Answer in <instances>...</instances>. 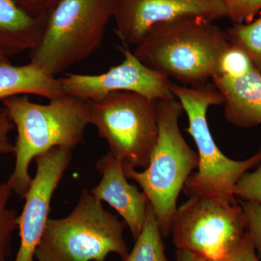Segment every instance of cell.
Masks as SVG:
<instances>
[{"mask_svg": "<svg viewBox=\"0 0 261 261\" xmlns=\"http://www.w3.org/2000/svg\"><path fill=\"white\" fill-rule=\"evenodd\" d=\"M176 99L181 103L188 118L187 128L197 148V171L187 180L183 192L187 197L202 196L238 204L233 190L240 178L250 168L261 162V149L245 161H234L225 155L219 148L207 121L211 106L224 105V99L214 87L207 84L187 87L171 84Z\"/></svg>", "mask_w": 261, "mask_h": 261, "instance_id": "obj_4", "label": "cell"}, {"mask_svg": "<svg viewBox=\"0 0 261 261\" xmlns=\"http://www.w3.org/2000/svg\"><path fill=\"white\" fill-rule=\"evenodd\" d=\"M47 18L33 16L15 0H0V53L9 59L32 50L42 37Z\"/></svg>", "mask_w": 261, "mask_h": 261, "instance_id": "obj_14", "label": "cell"}, {"mask_svg": "<svg viewBox=\"0 0 261 261\" xmlns=\"http://www.w3.org/2000/svg\"><path fill=\"white\" fill-rule=\"evenodd\" d=\"M24 10L35 17H47L61 0H15Z\"/></svg>", "mask_w": 261, "mask_h": 261, "instance_id": "obj_24", "label": "cell"}, {"mask_svg": "<svg viewBox=\"0 0 261 261\" xmlns=\"http://www.w3.org/2000/svg\"><path fill=\"white\" fill-rule=\"evenodd\" d=\"M226 32L230 42L242 48L261 71V15L249 23L234 24Z\"/></svg>", "mask_w": 261, "mask_h": 261, "instance_id": "obj_17", "label": "cell"}, {"mask_svg": "<svg viewBox=\"0 0 261 261\" xmlns=\"http://www.w3.org/2000/svg\"><path fill=\"white\" fill-rule=\"evenodd\" d=\"M226 261H260L257 257L256 250L251 239L246 232L243 242Z\"/></svg>", "mask_w": 261, "mask_h": 261, "instance_id": "obj_25", "label": "cell"}, {"mask_svg": "<svg viewBox=\"0 0 261 261\" xmlns=\"http://www.w3.org/2000/svg\"><path fill=\"white\" fill-rule=\"evenodd\" d=\"M157 105L159 137L148 165L143 171L123 168L126 177L137 182L147 196L163 238H167L178 196L198 166V155L180 130L178 121L184 110L179 101L159 100Z\"/></svg>", "mask_w": 261, "mask_h": 261, "instance_id": "obj_3", "label": "cell"}, {"mask_svg": "<svg viewBox=\"0 0 261 261\" xmlns=\"http://www.w3.org/2000/svg\"><path fill=\"white\" fill-rule=\"evenodd\" d=\"M236 198L261 203V162L254 172L245 173L233 190Z\"/></svg>", "mask_w": 261, "mask_h": 261, "instance_id": "obj_22", "label": "cell"}, {"mask_svg": "<svg viewBox=\"0 0 261 261\" xmlns=\"http://www.w3.org/2000/svg\"><path fill=\"white\" fill-rule=\"evenodd\" d=\"M243 209L247 232L256 250L257 257L261 261V203L248 202L238 199Z\"/></svg>", "mask_w": 261, "mask_h": 261, "instance_id": "obj_20", "label": "cell"}, {"mask_svg": "<svg viewBox=\"0 0 261 261\" xmlns=\"http://www.w3.org/2000/svg\"><path fill=\"white\" fill-rule=\"evenodd\" d=\"M25 94L51 100L65 94L60 79L47 74L31 63L24 65H14L10 61L0 63V100Z\"/></svg>", "mask_w": 261, "mask_h": 261, "instance_id": "obj_15", "label": "cell"}, {"mask_svg": "<svg viewBox=\"0 0 261 261\" xmlns=\"http://www.w3.org/2000/svg\"><path fill=\"white\" fill-rule=\"evenodd\" d=\"M254 67L255 65L247 53L239 46L231 43L220 58L216 74L238 78L246 74Z\"/></svg>", "mask_w": 261, "mask_h": 261, "instance_id": "obj_19", "label": "cell"}, {"mask_svg": "<svg viewBox=\"0 0 261 261\" xmlns=\"http://www.w3.org/2000/svg\"><path fill=\"white\" fill-rule=\"evenodd\" d=\"M126 223L84 190L67 217L48 219L35 253L37 261H106L110 253L128 255Z\"/></svg>", "mask_w": 261, "mask_h": 261, "instance_id": "obj_6", "label": "cell"}, {"mask_svg": "<svg viewBox=\"0 0 261 261\" xmlns=\"http://www.w3.org/2000/svg\"><path fill=\"white\" fill-rule=\"evenodd\" d=\"M211 80L224 97L228 122L239 128L261 125V71L256 67L238 78L216 74Z\"/></svg>", "mask_w": 261, "mask_h": 261, "instance_id": "obj_13", "label": "cell"}, {"mask_svg": "<svg viewBox=\"0 0 261 261\" xmlns=\"http://www.w3.org/2000/svg\"><path fill=\"white\" fill-rule=\"evenodd\" d=\"M13 190L8 181L0 182V261H8L12 252V236L18 226L17 211L7 207Z\"/></svg>", "mask_w": 261, "mask_h": 261, "instance_id": "obj_18", "label": "cell"}, {"mask_svg": "<svg viewBox=\"0 0 261 261\" xmlns=\"http://www.w3.org/2000/svg\"><path fill=\"white\" fill-rule=\"evenodd\" d=\"M176 261H206L202 257L190 251L176 249L175 252Z\"/></svg>", "mask_w": 261, "mask_h": 261, "instance_id": "obj_26", "label": "cell"}, {"mask_svg": "<svg viewBox=\"0 0 261 261\" xmlns=\"http://www.w3.org/2000/svg\"><path fill=\"white\" fill-rule=\"evenodd\" d=\"M163 234L154 211L149 203L145 224L135 246L123 261H168Z\"/></svg>", "mask_w": 261, "mask_h": 261, "instance_id": "obj_16", "label": "cell"}, {"mask_svg": "<svg viewBox=\"0 0 261 261\" xmlns=\"http://www.w3.org/2000/svg\"><path fill=\"white\" fill-rule=\"evenodd\" d=\"M2 102L17 130L15 167L8 183L23 199L32 181L29 166L33 159L55 147L73 149L82 142L90 125V102L68 94L46 105L25 95Z\"/></svg>", "mask_w": 261, "mask_h": 261, "instance_id": "obj_1", "label": "cell"}, {"mask_svg": "<svg viewBox=\"0 0 261 261\" xmlns=\"http://www.w3.org/2000/svg\"><path fill=\"white\" fill-rule=\"evenodd\" d=\"M8 61H9V59H8V58H5V56H3V55L0 53V63H2V62Z\"/></svg>", "mask_w": 261, "mask_h": 261, "instance_id": "obj_27", "label": "cell"}, {"mask_svg": "<svg viewBox=\"0 0 261 261\" xmlns=\"http://www.w3.org/2000/svg\"><path fill=\"white\" fill-rule=\"evenodd\" d=\"M96 168L102 178L91 194L118 212L135 241L145 224L149 205L147 196L128 183L121 161L110 152L98 160Z\"/></svg>", "mask_w": 261, "mask_h": 261, "instance_id": "obj_12", "label": "cell"}, {"mask_svg": "<svg viewBox=\"0 0 261 261\" xmlns=\"http://www.w3.org/2000/svg\"><path fill=\"white\" fill-rule=\"evenodd\" d=\"M71 159L72 149L63 147H55L36 158L37 173L18 217L20 246L14 261H34L49 219L51 197Z\"/></svg>", "mask_w": 261, "mask_h": 261, "instance_id": "obj_10", "label": "cell"}, {"mask_svg": "<svg viewBox=\"0 0 261 261\" xmlns=\"http://www.w3.org/2000/svg\"><path fill=\"white\" fill-rule=\"evenodd\" d=\"M247 230L238 204L192 196L173 215L171 233L178 250L193 252L206 261H226L243 242Z\"/></svg>", "mask_w": 261, "mask_h": 261, "instance_id": "obj_8", "label": "cell"}, {"mask_svg": "<svg viewBox=\"0 0 261 261\" xmlns=\"http://www.w3.org/2000/svg\"><path fill=\"white\" fill-rule=\"evenodd\" d=\"M15 126L4 108L0 111V157L14 153L15 146L10 142L9 134Z\"/></svg>", "mask_w": 261, "mask_h": 261, "instance_id": "obj_23", "label": "cell"}, {"mask_svg": "<svg viewBox=\"0 0 261 261\" xmlns=\"http://www.w3.org/2000/svg\"><path fill=\"white\" fill-rule=\"evenodd\" d=\"M113 16V0H61L29 51V63L57 77L101 47Z\"/></svg>", "mask_w": 261, "mask_h": 261, "instance_id": "obj_5", "label": "cell"}, {"mask_svg": "<svg viewBox=\"0 0 261 261\" xmlns=\"http://www.w3.org/2000/svg\"><path fill=\"white\" fill-rule=\"evenodd\" d=\"M227 18L234 24L249 23L261 12V0H223Z\"/></svg>", "mask_w": 261, "mask_h": 261, "instance_id": "obj_21", "label": "cell"}, {"mask_svg": "<svg viewBox=\"0 0 261 261\" xmlns=\"http://www.w3.org/2000/svg\"><path fill=\"white\" fill-rule=\"evenodd\" d=\"M118 49L123 61L100 74L68 73L60 79L65 94L97 101L115 92H132L154 100L176 99L169 79L142 63L126 44Z\"/></svg>", "mask_w": 261, "mask_h": 261, "instance_id": "obj_9", "label": "cell"}, {"mask_svg": "<svg viewBox=\"0 0 261 261\" xmlns=\"http://www.w3.org/2000/svg\"><path fill=\"white\" fill-rule=\"evenodd\" d=\"M231 43L214 21L184 16L154 25L133 53L168 79L197 87L207 84L217 73L220 58Z\"/></svg>", "mask_w": 261, "mask_h": 261, "instance_id": "obj_2", "label": "cell"}, {"mask_svg": "<svg viewBox=\"0 0 261 261\" xmlns=\"http://www.w3.org/2000/svg\"><path fill=\"white\" fill-rule=\"evenodd\" d=\"M157 103L132 92H112L90 102V124L123 168L148 165L159 137Z\"/></svg>", "mask_w": 261, "mask_h": 261, "instance_id": "obj_7", "label": "cell"}, {"mask_svg": "<svg viewBox=\"0 0 261 261\" xmlns=\"http://www.w3.org/2000/svg\"><path fill=\"white\" fill-rule=\"evenodd\" d=\"M113 4L115 32L126 45H137L154 25L173 19L227 18L223 0H113Z\"/></svg>", "mask_w": 261, "mask_h": 261, "instance_id": "obj_11", "label": "cell"}]
</instances>
